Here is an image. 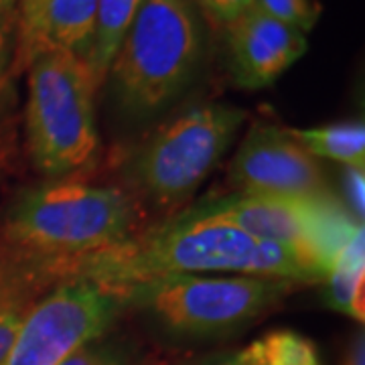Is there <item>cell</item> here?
<instances>
[{
  "instance_id": "cell-1",
  "label": "cell",
  "mask_w": 365,
  "mask_h": 365,
  "mask_svg": "<svg viewBox=\"0 0 365 365\" xmlns=\"http://www.w3.org/2000/svg\"><path fill=\"white\" fill-rule=\"evenodd\" d=\"M175 274L270 276L304 287L323 282L294 252L254 237L232 223L185 211L157 225H146L116 248L69 264L61 278L86 276L112 287H128Z\"/></svg>"
},
{
  "instance_id": "cell-2",
  "label": "cell",
  "mask_w": 365,
  "mask_h": 365,
  "mask_svg": "<svg viewBox=\"0 0 365 365\" xmlns=\"http://www.w3.org/2000/svg\"><path fill=\"white\" fill-rule=\"evenodd\" d=\"M144 215L122 185L47 179L11 199L0 217V246L51 266L61 278L69 264L143 232Z\"/></svg>"
},
{
  "instance_id": "cell-3",
  "label": "cell",
  "mask_w": 365,
  "mask_h": 365,
  "mask_svg": "<svg viewBox=\"0 0 365 365\" xmlns=\"http://www.w3.org/2000/svg\"><path fill=\"white\" fill-rule=\"evenodd\" d=\"M203 53L195 0H143L106 78L118 112L146 122L169 110L195 81Z\"/></svg>"
},
{
  "instance_id": "cell-4",
  "label": "cell",
  "mask_w": 365,
  "mask_h": 365,
  "mask_svg": "<svg viewBox=\"0 0 365 365\" xmlns=\"http://www.w3.org/2000/svg\"><path fill=\"white\" fill-rule=\"evenodd\" d=\"M248 112L201 102L160 122L122 163V187L143 207L177 215L232 148Z\"/></svg>"
},
{
  "instance_id": "cell-5",
  "label": "cell",
  "mask_w": 365,
  "mask_h": 365,
  "mask_svg": "<svg viewBox=\"0 0 365 365\" xmlns=\"http://www.w3.org/2000/svg\"><path fill=\"white\" fill-rule=\"evenodd\" d=\"M138 311L179 339L225 337L270 313L304 284L246 274H175L118 287Z\"/></svg>"
},
{
  "instance_id": "cell-6",
  "label": "cell",
  "mask_w": 365,
  "mask_h": 365,
  "mask_svg": "<svg viewBox=\"0 0 365 365\" xmlns=\"http://www.w3.org/2000/svg\"><path fill=\"white\" fill-rule=\"evenodd\" d=\"M26 73L25 144L45 179H66L93 163L100 148L96 126L98 83L73 53L37 57Z\"/></svg>"
},
{
  "instance_id": "cell-7",
  "label": "cell",
  "mask_w": 365,
  "mask_h": 365,
  "mask_svg": "<svg viewBox=\"0 0 365 365\" xmlns=\"http://www.w3.org/2000/svg\"><path fill=\"white\" fill-rule=\"evenodd\" d=\"M189 215L232 223L254 237L294 252L325 280L343 244L364 225L347 213L339 199H284L268 195H234L203 199L182 209Z\"/></svg>"
},
{
  "instance_id": "cell-8",
  "label": "cell",
  "mask_w": 365,
  "mask_h": 365,
  "mask_svg": "<svg viewBox=\"0 0 365 365\" xmlns=\"http://www.w3.org/2000/svg\"><path fill=\"white\" fill-rule=\"evenodd\" d=\"M126 304L120 288L86 276H66L29 311L2 365H61L112 333Z\"/></svg>"
},
{
  "instance_id": "cell-9",
  "label": "cell",
  "mask_w": 365,
  "mask_h": 365,
  "mask_svg": "<svg viewBox=\"0 0 365 365\" xmlns=\"http://www.w3.org/2000/svg\"><path fill=\"white\" fill-rule=\"evenodd\" d=\"M235 193L284 199H337L319 158L311 157L287 128L258 120L242 138L227 173Z\"/></svg>"
},
{
  "instance_id": "cell-10",
  "label": "cell",
  "mask_w": 365,
  "mask_h": 365,
  "mask_svg": "<svg viewBox=\"0 0 365 365\" xmlns=\"http://www.w3.org/2000/svg\"><path fill=\"white\" fill-rule=\"evenodd\" d=\"M223 31L227 71L235 86L244 90L272 86L309 49L304 33L264 13L256 4Z\"/></svg>"
},
{
  "instance_id": "cell-11",
  "label": "cell",
  "mask_w": 365,
  "mask_h": 365,
  "mask_svg": "<svg viewBox=\"0 0 365 365\" xmlns=\"http://www.w3.org/2000/svg\"><path fill=\"white\" fill-rule=\"evenodd\" d=\"M14 14V79L45 53L67 51L86 59L96 0H19Z\"/></svg>"
},
{
  "instance_id": "cell-12",
  "label": "cell",
  "mask_w": 365,
  "mask_h": 365,
  "mask_svg": "<svg viewBox=\"0 0 365 365\" xmlns=\"http://www.w3.org/2000/svg\"><path fill=\"white\" fill-rule=\"evenodd\" d=\"M61 278L51 266L0 246V365L35 302Z\"/></svg>"
},
{
  "instance_id": "cell-13",
  "label": "cell",
  "mask_w": 365,
  "mask_h": 365,
  "mask_svg": "<svg viewBox=\"0 0 365 365\" xmlns=\"http://www.w3.org/2000/svg\"><path fill=\"white\" fill-rule=\"evenodd\" d=\"M325 304L364 325L365 321V232L359 225L343 244L325 280Z\"/></svg>"
},
{
  "instance_id": "cell-14",
  "label": "cell",
  "mask_w": 365,
  "mask_h": 365,
  "mask_svg": "<svg viewBox=\"0 0 365 365\" xmlns=\"http://www.w3.org/2000/svg\"><path fill=\"white\" fill-rule=\"evenodd\" d=\"M140 2L143 0H96L93 35L83 61L90 67L98 88L106 83L108 69L140 9Z\"/></svg>"
},
{
  "instance_id": "cell-15",
  "label": "cell",
  "mask_w": 365,
  "mask_h": 365,
  "mask_svg": "<svg viewBox=\"0 0 365 365\" xmlns=\"http://www.w3.org/2000/svg\"><path fill=\"white\" fill-rule=\"evenodd\" d=\"M287 130L311 157L333 160L351 169H364V120L335 122V124L311 126V128H287Z\"/></svg>"
},
{
  "instance_id": "cell-16",
  "label": "cell",
  "mask_w": 365,
  "mask_h": 365,
  "mask_svg": "<svg viewBox=\"0 0 365 365\" xmlns=\"http://www.w3.org/2000/svg\"><path fill=\"white\" fill-rule=\"evenodd\" d=\"M237 355L246 365H325L317 343L292 329L268 331Z\"/></svg>"
},
{
  "instance_id": "cell-17",
  "label": "cell",
  "mask_w": 365,
  "mask_h": 365,
  "mask_svg": "<svg viewBox=\"0 0 365 365\" xmlns=\"http://www.w3.org/2000/svg\"><path fill=\"white\" fill-rule=\"evenodd\" d=\"M14 9L0 0V175L11 163L14 144Z\"/></svg>"
},
{
  "instance_id": "cell-18",
  "label": "cell",
  "mask_w": 365,
  "mask_h": 365,
  "mask_svg": "<svg viewBox=\"0 0 365 365\" xmlns=\"http://www.w3.org/2000/svg\"><path fill=\"white\" fill-rule=\"evenodd\" d=\"M61 365H134V353L128 341L108 333L78 349Z\"/></svg>"
},
{
  "instance_id": "cell-19",
  "label": "cell",
  "mask_w": 365,
  "mask_h": 365,
  "mask_svg": "<svg viewBox=\"0 0 365 365\" xmlns=\"http://www.w3.org/2000/svg\"><path fill=\"white\" fill-rule=\"evenodd\" d=\"M254 4L304 35L317 25L321 14V9L311 0H254Z\"/></svg>"
},
{
  "instance_id": "cell-20",
  "label": "cell",
  "mask_w": 365,
  "mask_h": 365,
  "mask_svg": "<svg viewBox=\"0 0 365 365\" xmlns=\"http://www.w3.org/2000/svg\"><path fill=\"white\" fill-rule=\"evenodd\" d=\"M195 4L215 25L225 29L246 13L254 4V0H195Z\"/></svg>"
},
{
  "instance_id": "cell-21",
  "label": "cell",
  "mask_w": 365,
  "mask_h": 365,
  "mask_svg": "<svg viewBox=\"0 0 365 365\" xmlns=\"http://www.w3.org/2000/svg\"><path fill=\"white\" fill-rule=\"evenodd\" d=\"M364 169L347 167V173H345V195L349 199L353 217L361 223H364Z\"/></svg>"
},
{
  "instance_id": "cell-22",
  "label": "cell",
  "mask_w": 365,
  "mask_h": 365,
  "mask_svg": "<svg viewBox=\"0 0 365 365\" xmlns=\"http://www.w3.org/2000/svg\"><path fill=\"white\" fill-rule=\"evenodd\" d=\"M339 365H365V337L364 331L353 335L349 347L345 349V355Z\"/></svg>"
},
{
  "instance_id": "cell-23",
  "label": "cell",
  "mask_w": 365,
  "mask_h": 365,
  "mask_svg": "<svg viewBox=\"0 0 365 365\" xmlns=\"http://www.w3.org/2000/svg\"><path fill=\"white\" fill-rule=\"evenodd\" d=\"M193 365H246L242 359H240V355L237 351H225V353H213V355H207V357H203V359H199Z\"/></svg>"
},
{
  "instance_id": "cell-24",
  "label": "cell",
  "mask_w": 365,
  "mask_h": 365,
  "mask_svg": "<svg viewBox=\"0 0 365 365\" xmlns=\"http://www.w3.org/2000/svg\"><path fill=\"white\" fill-rule=\"evenodd\" d=\"M9 6H13V9H16V4H19V0H4Z\"/></svg>"
}]
</instances>
